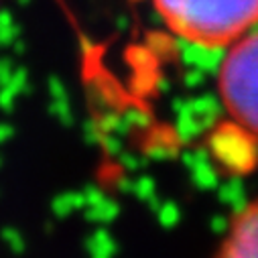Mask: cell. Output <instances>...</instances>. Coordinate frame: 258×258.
<instances>
[{
    "instance_id": "obj_1",
    "label": "cell",
    "mask_w": 258,
    "mask_h": 258,
    "mask_svg": "<svg viewBox=\"0 0 258 258\" xmlns=\"http://www.w3.org/2000/svg\"><path fill=\"white\" fill-rule=\"evenodd\" d=\"M167 29L204 49L236 43L258 25V0H153Z\"/></svg>"
},
{
    "instance_id": "obj_2",
    "label": "cell",
    "mask_w": 258,
    "mask_h": 258,
    "mask_svg": "<svg viewBox=\"0 0 258 258\" xmlns=\"http://www.w3.org/2000/svg\"><path fill=\"white\" fill-rule=\"evenodd\" d=\"M218 90L234 122L258 135V31L232 43L218 72Z\"/></svg>"
},
{
    "instance_id": "obj_3",
    "label": "cell",
    "mask_w": 258,
    "mask_h": 258,
    "mask_svg": "<svg viewBox=\"0 0 258 258\" xmlns=\"http://www.w3.org/2000/svg\"><path fill=\"white\" fill-rule=\"evenodd\" d=\"M214 258H258V200L234 214Z\"/></svg>"
}]
</instances>
